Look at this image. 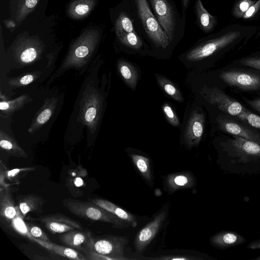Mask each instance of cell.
Masks as SVG:
<instances>
[{"mask_svg": "<svg viewBox=\"0 0 260 260\" xmlns=\"http://www.w3.org/2000/svg\"><path fill=\"white\" fill-rule=\"evenodd\" d=\"M122 4L132 17L136 30L144 40L156 49H166L172 45L147 0H123Z\"/></svg>", "mask_w": 260, "mask_h": 260, "instance_id": "obj_1", "label": "cell"}, {"mask_svg": "<svg viewBox=\"0 0 260 260\" xmlns=\"http://www.w3.org/2000/svg\"><path fill=\"white\" fill-rule=\"evenodd\" d=\"M95 28L85 29L71 45L68 53L53 79L71 69H80L86 64L95 51L101 38Z\"/></svg>", "mask_w": 260, "mask_h": 260, "instance_id": "obj_2", "label": "cell"}, {"mask_svg": "<svg viewBox=\"0 0 260 260\" xmlns=\"http://www.w3.org/2000/svg\"><path fill=\"white\" fill-rule=\"evenodd\" d=\"M172 44L184 35L185 17L181 15L174 0H147Z\"/></svg>", "mask_w": 260, "mask_h": 260, "instance_id": "obj_3", "label": "cell"}, {"mask_svg": "<svg viewBox=\"0 0 260 260\" xmlns=\"http://www.w3.org/2000/svg\"><path fill=\"white\" fill-rule=\"evenodd\" d=\"M223 150L226 152L228 156L231 159L228 167H241L245 172H248V167H257L256 162H260V145L255 142L247 140L243 138L234 136L229 139L226 142L222 144ZM226 167V168H227ZM256 171V170H255Z\"/></svg>", "mask_w": 260, "mask_h": 260, "instance_id": "obj_4", "label": "cell"}, {"mask_svg": "<svg viewBox=\"0 0 260 260\" xmlns=\"http://www.w3.org/2000/svg\"><path fill=\"white\" fill-rule=\"evenodd\" d=\"M62 204L72 214L80 218L108 223L115 229L132 226L131 223L89 201L84 202L74 199H66L63 200Z\"/></svg>", "mask_w": 260, "mask_h": 260, "instance_id": "obj_5", "label": "cell"}, {"mask_svg": "<svg viewBox=\"0 0 260 260\" xmlns=\"http://www.w3.org/2000/svg\"><path fill=\"white\" fill-rule=\"evenodd\" d=\"M45 49L43 42L38 36L20 35L9 48L11 68H22L39 60Z\"/></svg>", "mask_w": 260, "mask_h": 260, "instance_id": "obj_6", "label": "cell"}, {"mask_svg": "<svg viewBox=\"0 0 260 260\" xmlns=\"http://www.w3.org/2000/svg\"><path fill=\"white\" fill-rule=\"evenodd\" d=\"M113 23L116 37L124 47L139 51L146 45L144 39L136 30L132 17L122 4Z\"/></svg>", "mask_w": 260, "mask_h": 260, "instance_id": "obj_7", "label": "cell"}, {"mask_svg": "<svg viewBox=\"0 0 260 260\" xmlns=\"http://www.w3.org/2000/svg\"><path fill=\"white\" fill-rule=\"evenodd\" d=\"M103 99L93 87H88L81 102L80 117L90 132H94L101 118Z\"/></svg>", "mask_w": 260, "mask_h": 260, "instance_id": "obj_8", "label": "cell"}, {"mask_svg": "<svg viewBox=\"0 0 260 260\" xmlns=\"http://www.w3.org/2000/svg\"><path fill=\"white\" fill-rule=\"evenodd\" d=\"M128 243V239L125 236L108 235L92 237L85 251H94L109 256L112 260L131 259L125 256V249Z\"/></svg>", "mask_w": 260, "mask_h": 260, "instance_id": "obj_9", "label": "cell"}, {"mask_svg": "<svg viewBox=\"0 0 260 260\" xmlns=\"http://www.w3.org/2000/svg\"><path fill=\"white\" fill-rule=\"evenodd\" d=\"M167 207H162L153 218L136 234L134 245L137 252H143L155 238L167 218Z\"/></svg>", "mask_w": 260, "mask_h": 260, "instance_id": "obj_10", "label": "cell"}, {"mask_svg": "<svg viewBox=\"0 0 260 260\" xmlns=\"http://www.w3.org/2000/svg\"><path fill=\"white\" fill-rule=\"evenodd\" d=\"M202 94L208 103L216 105L221 111L230 115L238 116L245 109L240 103L218 88L204 87Z\"/></svg>", "mask_w": 260, "mask_h": 260, "instance_id": "obj_11", "label": "cell"}, {"mask_svg": "<svg viewBox=\"0 0 260 260\" xmlns=\"http://www.w3.org/2000/svg\"><path fill=\"white\" fill-rule=\"evenodd\" d=\"M220 78L228 85L244 90H260V75L242 70L221 72Z\"/></svg>", "mask_w": 260, "mask_h": 260, "instance_id": "obj_12", "label": "cell"}, {"mask_svg": "<svg viewBox=\"0 0 260 260\" xmlns=\"http://www.w3.org/2000/svg\"><path fill=\"white\" fill-rule=\"evenodd\" d=\"M30 219L39 221L53 234L83 229L80 222L59 213L41 216Z\"/></svg>", "mask_w": 260, "mask_h": 260, "instance_id": "obj_13", "label": "cell"}, {"mask_svg": "<svg viewBox=\"0 0 260 260\" xmlns=\"http://www.w3.org/2000/svg\"><path fill=\"white\" fill-rule=\"evenodd\" d=\"M205 116L198 110L191 113L184 133V140L188 147L197 146L200 142L204 130Z\"/></svg>", "mask_w": 260, "mask_h": 260, "instance_id": "obj_14", "label": "cell"}, {"mask_svg": "<svg viewBox=\"0 0 260 260\" xmlns=\"http://www.w3.org/2000/svg\"><path fill=\"white\" fill-rule=\"evenodd\" d=\"M217 121L222 131L253 141L260 145V134L234 120L219 116Z\"/></svg>", "mask_w": 260, "mask_h": 260, "instance_id": "obj_15", "label": "cell"}, {"mask_svg": "<svg viewBox=\"0 0 260 260\" xmlns=\"http://www.w3.org/2000/svg\"><path fill=\"white\" fill-rule=\"evenodd\" d=\"M164 180V188L170 194L180 189L191 188L196 182L194 176L188 171L168 174Z\"/></svg>", "mask_w": 260, "mask_h": 260, "instance_id": "obj_16", "label": "cell"}, {"mask_svg": "<svg viewBox=\"0 0 260 260\" xmlns=\"http://www.w3.org/2000/svg\"><path fill=\"white\" fill-rule=\"evenodd\" d=\"M92 237L89 231L74 230L62 233L59 238L67 246L83 252L87 249Z\"/></svg>", "mask_w": 260, "mask_h": 260, "instance_id": "obj_17", "label": "cell"}, {"mask_svg": "<svg viewBox=\"0 0 260 260\" xmlns=\"http://www.w3.org/2000/svg\"><path fill=\"white\" fill-rule=\"evenodd\" d=\"M40 0H13L12 17L8 27L12 24V27L19 26L36 7Z\"/></svg>", "mask_w": 260, "mask_h": 260, "instance_id": "obj_18", "label": "cell"}, {"mask_svg": "<svg viewBox=\"0 0 260 260\" xmlns=\"http://www.w3.org/2000/svg\"><path fill=\"white\" fill-rule=\"evenodd\" d=\"M194 9L197 25L205 33L212 32L218 23L217 17L208 12L201 0L195 1Z\"/></svg>", "mask_w": 260, "mask_h": 260, "instance_id": "obj_19", "label": "cell"}, {"mask_svg": "<svg viewBox=\"0 0 260 260\" xmlns=\"http://www.w3.org/2000/svg\"><path fill=\"white\" fill-rule=\"evenodd\" d=\"M29 238L32 241L38 243L39 245L44 247L48 250L53 253L60 256L75 260H86V257L77 250L71 248L58 245L55 243H52L50 241H44L37 239L29 234Z\"/></svg>", "mask_w": 260, "mask_h": 260, "instance_id": "obj_20", "label": "cell"}, {"mask_svg": "<svg viewBox=\"0 0 260 260\" xmlns=\"http://www.w3.org/2000/svg\"><path fill=\"white\" fill-rule=\"evenodd\" d=\"M57 102V99L54 98L45 101L44 104L32 120L28 130L29 133L32 134L35 132L49 120L56 107Z\"/></svg>", "mask_w": 260, "mask_h": 260, "instance_id": "obj_21", "label": "cell"}, {"mask_svg": "<svg viewBox=\"0 0 260 260\" xmlns=\"http://www.w3.org/2000/svg\"><path fill=\"white\" fill-rule=\"evenodd\" d=\"M89 201L117 216L119 218L131 223L133 228L137 225V219L134 215L123 210L113 203L100 198L90 199Z\"/></svg>", "mask_w": 260, "mask_h": 260, "instance_id": "obj_22", "label": "cell"}, {"mask_svg": "<svg viewBox=\"0 0 260 260\" xmlns=\"http://www.w3.org/2000/svg\"><path fill=\"white\" fill-rule=\"evenodd\" d=\"M45 202V200L41 196L29 194L19 199L18 208L21 215L24 217L29 212L42 213L43 206Z\"/></svg>", "mask_w": 260, "mask_h": 260, "instance_id": "obj_23", "label": "cell"}, {"mask_svg": "<svg viewBox=\"0 0 260 260\" xmlns=\"http://www.w3.org/2000/svg\"><path fill=\"white\" fill-rule=\"evenodd\" d=\"M96 4V0H74L68 8L67 14L74 20L82 19L89 14Z\"/></svg>", "mask_w": 260, "mask_h": 260, "instance_id": "obj_24", "label": "cell"}, {"mask_svg": "<svg viewBox=\"0 0 260 260\" xmlns=\"http://www.w3.org/2000/svg\"><path fill=\"white\" fill-rule=\"evenodd\" d=\"M211 244L218 248H226L245 242V239L235 232L222 231L210 238Z\"/></svg>", "mask_w": 260, "mask_h": 260, "instance_id": "obj_25", "label": "cell"}, {"mask_svg": "<svg viewBox=\"0 0 260 260\" xmlns=\"http://www.w3.org/2000/svg\"><path fill=\"white\" fill-rule=\"evenodd\" d=\"M17 208L8 188L1 189L0 216L6 221L11 222L17 215Z\"/></svg>", "mask_w": 260, "mask_h": 260, "instance_id": "obj_26", "label": "cell"}, {"mask_svg": "<svg viewBox=\"0 0 260 260\" xmlns=\"http://www.w3.org/2000/svg\"><path fill=\"white\" fill-rule=\"evenodd\" d=\"M0 146L10 155L17 157H27L26 153L18 144L16 140L2 129L0 131Z\"/></svg>", "mask_w": 260, "mask_h": 260, "instance_id": "obj_27", "label": "cell"}, {"mask_svg": "<svg viewBox=\"0 0 260 260\" xmlns=\"http://www.w3.org/2000/svg\"><path fill=\"white\" fill-rule=\"evenodd\" d=\"M31 101L29 95L23 94L21 96L12 100H8L1 98L0 110L1 115L8 116L14 112L21 109L26 103Z\"/></svg>", "mask_w": 260, "mask_h": 260, "instance_id": "obj_28", "label": "cell"}, {"mask_svg": "<svg viewBox=\"0 0 260 260\" xmlns=\"http://www.w3.org/2000/svg\"><path fill=\"white\" fill-rule=\"evenodd\" d=\"M131 159L142 177L149 183H153L151 166L148 157L141 154H132Z\"/></svg>", "mask_w": 260, "mask_h": 260, "instance_id": "obj_29", "label": "cell"}, {"mask_svg": "<svg viewBox=\"0 0 260 260\" xmlns=\"http://www.w3.org/2000/svg\"><path fill=\"white\" fill-rule=\"evenodd\" d=\"M118 69L125 82L131 88H135L138 78L136 69L131 63L124 60H119L118 61Z\"/></svg>", "mask_w": 260, "mask_h": 260, "instance_id": "obj_30", "label": "cell"}, {"mask_svg": "<svg viewBox=\"0 0 260 260\" xmlns=\"http://www.w3.org/2000/svg\"><path fill=\"white\" fill-rule=\"evenodd\" d=\"M157 80L161 88L168 95L178 102L183 101L181 92L171 81L159 76H157Z\"/></svg>", "mask_w": 260, "mask_h": 260, "instance_id": "obj_31", "label": "cell"}, {"mask_svg": "<svg viewBox=\"0 0 260 260\" xmlns=\"http://www.w3.org/2000/svg\"><path fill=\"white\" fill-rule=\"evenodd\" d=\"M40 72H31L15 78L8 80V84L11 87H20L34 82L40 76Z\"/></svg>", "mask_w": 260, "mask_h": 260, "instance_id": "obj_32", "label": "cell"}, {"mask_svg": "<svg viewBox=\"0 0 260 260\" xmlns=\"http://www.w3.org/2000/svg\"><path fill=\"white\" fill-rule=\"evenodd\" d=\"M257 0H236L231 10V14L236 19L242 18L249 8L254 4Z\"/></svg>", "mask_w": 260, "mask_h": 260, "instance_id": "obj_33", "label": "cell"}, {"mask_svg": "<svg viewBox=\"0 0 260 260\" xmlns=\"http://www.w3.org/2000/svg\"><path fill=\"white\" fill-rule=\"evenodd\" d=\"M237 117L248 123L251 126L260 130V117L245 109Z\"/></svg>", "mask_w": 260, "mask_h": 260, "instance_id": "obj_34", "label": "cell"}, {"mask_svg": "<svg viewBox=\"0 0 260 260\" xmlns=\"http://www.w3.org/2000/svg\"><path fill=\"white\" fill-rule=\"evenodd\" d=\"M147 259L151 260H195L203 259V258L191 255L180 254H172L169 255H160L155 257H150L146 258Z\"/></svg>", "mask_w": 260, "mask_h": 260, "instance_id": "obj_35", "label": "cell"}, {"mask_svg": "<svg viewBox=\"0 0 260 260\" xmlns=\"http://www.w3.org/2000/svg\"><path fill=\"white\" fill-rule=\"evenodd\" d=\"M260 16V0L251 5L245 13L242 19L245 21H254Z\"/></svg>", "mask_w": 260, "mask_h": 260, "instance_id": "obj_36", "label": "cell"}, {"mask_svg": "<svg viewBox=\"0 0 260 260\" xmlns=\"http://www.w3.org/2000/svg\"><path fill=\"white\" fill-rule=\"evenodd\" d=\"M28 233L34 237L44 241H50L47 234L39 227L32 225L27 224Z\"/></svg>", "mask_w": 260, "mask_h": 260, "instance_id": "obj_37", "label": "cell"}, {"mask_svg": "<svg viewBox=\"0 0 260 260\" xmlns=\"http://www.w3.org/2000/svg\"><path fill=\"white\" fill-rule=\"evenodd\" d=\"M162 110L168 121L172 125L178 126L179 124V121L176 114L171 107L168 104H165L162 106Z\"/></svg>", "mask_w": 260, "mask_h": 260, "instance_id": "obj_38", "label": "cell"}, {"mask_svg": "<svg viewBox=\"0 0 260 260\" xmlns=\"http://www.w3.org/2000/svg\"><path fill=\"white\" fill-rule=\"evenodd\" d=\"M241 64L260 70V56H250L240 60Z\"/></svg>", "mask_w": 260, "mask_h": 260, "instance_id": "obj_39", "label": "cell"}, {"mask_svg": "<svg viewBox=\"0 0 260 260\" xmlns=\"http://www.w3.org/2000/svg\"><path fill=\"white\" fill-rule=\"evenodd\" d=\"M85 254V256L86 257L87 259H110L112 260V259L107 256L103 255L102 254L97 253L94 251H85L83 252Z\"/></svg>", "mask_w": 260, "mask_h": 260, "instance_id": "obj_40", "label": "cell"}, {"mask_svg": "<svg viewBox=\"0 0 260 260\" xmlns=\"http://www.w3.org/2000/svg\"><path fill=\"white\" fill-rule=\"evenodd\" d=\"M246 101L252 108L260 113V98L246 100Z\"/></svg>", "mask_w": 260, "mask_h": 260, "instance_id": "obj_41", "label": "cell"}, {"mask_svg": "<svg viewBox=\"0 0 260 260\" xmlns=\"http://www.w3.org/2000/svg\"><path fill=\"white\" fill-rule=\"evenodd\" d=\"M191 0H181L182 7V15L185 17V12L190 4Z\"/></svg>", "mask_w": 260, "mask_h": 260, "instance_id": "obj_42", "label": "cell"}, {"mask_svg": "<svg viewBox=\"0 0 260 260\" xmlns=\"http://www.w3.org/2000/svg\"><path fill=\"white\" fill-rule=\"evenodd\" d=\"M248 247L250 248H260V240L250 243Z\"/></svg>", "mask_w": 260, "mask_h": 260, "instance_id": "obj_43", "label": "cell"}, {"mask_svg": "<svg viewBox=\"0 0 260 260\" xmlns=\"http://www.w3.org/2000/svg\"><path fill=\"white\" fill-rule=\"evenodd\" d=\"M256 259H260V257L256 258Z\"/></svg>", "mask_w": 260, "mask_h": 260, "instance_id": "obj_44", "label": "cell"}]
</instances>
